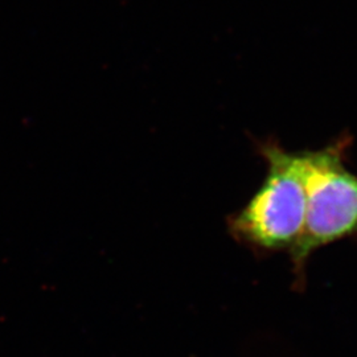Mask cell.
I'll return each mask as SVG.
<instances>
[{
  "mask_svg": "<svg viewBox=\"0 0 357 357\" xmlns=\"http://www.w3.org/2000/svg\"><path fill=\"white\" fill-rule=\"evenodd\" d=\"M349 138L303 151L306 217L290 250L296 290L306 286V266L317 250L357 234V174L345 165Z\"/></svg>",
  "mask_w": 357,
  "mask_h": 357,
  "instance_id": "7a4b0ae2",
  "label": "cell"
},
{
  "mask_svg": "<svg viewBox=\"0 0 357 357\" xmlns=\"http://www.w3.org/2000/svg\"><path fill=\"white\" fill-rule=\"evenodd\" d=\"M268 171L249 203L229 218L230 233L257 253L290 250L306 217L303 151H287L274 141L258 143Z\"/></svg>",
  "mask_w": 357,
  "mask_h": 357,
  "instance_id": "6da1fadb",
  "label": "cell"
}]
</instances>
